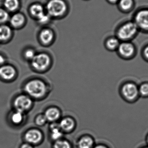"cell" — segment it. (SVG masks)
Returning <instances> with one entry per match:
<instances>
[{
	"label": "cell",
	"instance_id": "obj_1",
	"mask_svg": "<svg viewBox=\"0 0 148 148\" xmlns=\"http://www.w3.org/2000/svg\"><path fill=\"white\" fill-rule=\"evenodd\" d=\"M25 94L33 100L44 99L49 93V86L46 82L40 78H33L25 83L23 87Z\"/></svg>",
	"mask_w": 148,
	"mask_h": 148
},
{
	"label": "cell",
	"instance_id": "obj_2",
	"mask_svg": "<svg viewBox=\"0 0 148 148\" xmlns=\"http://www.w3.org/2000/svg\"><path fill=\"white\" fill-rule=\"evenodd\" d=\"M140 31L134 21H127L120 25L116 30V37L122 42H130Z\"/></svg>",
	"mask_w": 148,
	"mask_h": 148
},
{
	"label": "cell",
	"instance_id": "obj_3",
	"mask_svg": "<svg viewBox=\"0 0 148 148\" xmlns=\"http://www.w3.org/2000/svg\"><path fill=\"white\" fill-rule=\"evenodd\" d=\"M30 63L31 68L34 71L42 73L48 71L51 68L52 59L47 53H37Z\"/></svg>",
	"mask_w": 148,
	"mask_h": 148
},
{
	"label": "cell",
	"instance_id": "obj_4",
	"mask_svg": "<svg viewBox=\"0 0 148 148\" xmlns=\"http://www.w3.org/2000/svg\"><path fill=\"white\" fill-rule=\"evenodd\" d=\"M68 5L64 0H49L45 7L46 13L51 17L59 18L65 14Z\"/></svg>",
	"mask_w": 148,
	"mask_h": 148
},
{
	"label": "cell",
	"instance_id": "obj_5",
	"mask_svg": "<svg viewBox=\"0 0 148 148\" xmlns=\"http://www.w3.org/2000/svg\"><path fill=\"white\" fill-rule=\"evenodd\" d=\"M34 101L26 94L18 95L13 101L14 110L25 114L32 109L34 105Z\"/></svg>",
	"mask_w": 148,
	"mask_h": 148
},
{
	"label": "cell",
	"instance_id": "obj_6",
	"mask_svg": "<svg viewBox=\"0 0 148 148\" xmlns=\"http://www.w3.org/2000/svg\"><path fill=\"white\" fill-rule=\"evenodd\" d=\"M121 93L123 98L129 102L136 101L140 97L138 86L132 82L123 84L121 88Z\"/></svg>",
	"mask_w": 148,
	"mask_h": 148
},
{
	"label": "cell",
	"instance_id": "obj_7",
	"mask_svg": "<svg viewBox=\"0 0 148 148\" xmlns=\"http://www.w3.org/2000/svg\"><path fill=\"white\" fill-rule=\"evenodd\" d=\"M25 142L34 147L42 144L45 139V136L42 130L38 128H32L28 130L23 136Z\"/></svg>",
	"mask_w": 148,
	"mask_h": 148
},
{
	"label": "cell",
	"instance_id": "obj_8",
	"mask_svg": "<svg viewBox=\"0 0 148 148\" xmlns=\"http://www.w3.org/2000/svg\"><path fill=\"white\" fill-rule=\"evenodd\" d=\"M133 21L140 31L148 33V8L138 10L135 14Z\"/></svg>",
	"mask_w": 148,
	"mask_h": 148
},
{
	"label": "cell",
	"instance_id": "obj_9",
	"mask_svg": "<svg viewBox=\"0 0 148 148\" xmlns=\"http://www.w3.org/2000/svg\"><path fill=\"white\" fill-rule=\"evenodd\" d=\"M116 51L120 57L125 60L133 58L136 53L135 47L131 42H121Z\"/></svg>",
	"mask_w": 148,
	"mask_h": 148
},
{
	"label": "cell",
	"instance_id": "obj_10",
	"mask_svg": "<svg viewBox=\"0 0 148 148\" xmlns=\"http://www.w3.org/2000/svg\"><path fill=\"white\" fill-rule=\"evenodd\" d=\"M17 72L12 65L5 64L0 66V78L5 82H11L16 78Z\"/></svg>",
	"mask_w": 148,
	"mask_h": 148
},
{
	"label": "cell",
	"instance_id": "obj_11",
	"mask_svg": "<svg viewBox=\"0 0 148 148\" xmlns=\"http://www.w3.org/2000/svg\"><path fill=\"white\" fill-rule=\"evenodd\" d=\"M60 128L64 134H70L75 131L77 127L75 120L71 116H65L58 122Z\"/></svg>",
	"mask_w": 148,
	"mask_h": 148
},
{
	"label": "cell",
	"instance_id": "obj_12",
	"mask_svg": "<svg viewBox=\"0 0 148 148\" xmlns=\"http://www.w3.org/2000/svg\"><path fill=\"white\" fill-rule=\"evenodd\" d=\"M55 34L51 29H43L39 33V40L42 45L45 47L50 46L55 40Z\"/></svg>",
	"mask_w": 148,
	"mask_h": 148
},
{
	"label": "cell",
	"instance_id": "obj_13",
	"mask_svg": "<svg viewBox=\"0 0 148 148\" xmlns=\"http://www.w3.org/2000/svg\"><path fill=\"white\" fill-rule=\"evenodd\" d=\"M48 132L49 138L52 143L64 137L65 134L60 128L58 122L50 123Z\"/></svg>",
	"mask_w": 148,
	"mask_h": 148
},
{
	"label": "cell",
	"instance_id": "obj_14",
	"mask_svg": "<svg viewBox=\"0 0 148 148\" xmlns=\"http://www.w3.org/2000/svg\"><path fill=\"white\" fill-rule=\"evenodd\" d=\"M48 123L58 122L61 118L62 113L59 108L51 107L48 108L43 113Z\"/></svg>",
	"mask_w": 148,
	"mask_h": 148
},
{
	"label": "cell",
	"instance_id": "obj_15",
	"mask_svg": "<svg viewBox=\"0 0 148 148\" xmlns=\"http://www.w3.org/2000/svg\"><path fill=\"white\" fill-rule=\"evenodd\" d=\"M95 141L93 136L85 134L80 136L76 143V148H93L95 145Z\"/></svg>",
	"mask_w": 148,
	"mask_h": 148
},
{
	"label": "cell",
	"instance_id": "obj_16",
	"mask_svg": "<svg viewBox=\"0 0 148 148\" xmlns=\"http://www.w3.org/2000/svg\"><path fill=\"white\" fill-rule=\"evenodd\" d=\"M9 21L12 28L19 29L25 25L26 23V16L22 13L17 11L10 16Z\"/></svg>",
	"mask_w": 148,
	"mask_h": 148
},
{
	"label": "cell",
	"instance_id": "obj_17",
	"mask_svg": "<svg viewBox=\"0 0 148 148\" xmlns=\"http://www.w3.org/2000/svg\"><path fill=\"white\" fill-rule=\"evenodd\" d=\"M13 36V30L10 26L6 24L0 25V43H4L10 40Z\"/></svg>",
	"mask_w": 148,
	"mask_h": 148
},
{
	"label": "cell",
	"instance_id": "obj_18",
	"mask_svg": "<svg viewBox=\"0 0 148 148\" xmlns=\"http://www.w3.org/2000/svg\"><path fill=\"white\" fill-rule=\"evenodd\" d=\"M30 15L36 20L46 13L44 7L40 3H34L32 4L29 8Z\"/></svg>",
	"mask_w": 148,
	"mask_h": 148
},
{
	"label": "cell",
	"instance_id": "obj_19",
	"mask_svg": "<svg viewBox=\"0 0 148 148\" xmlns=\"http://www.w3.org/2000/svg\"><path fill=\"white\" fill-rule=\"evenodd\" d=\"M134 0H119L117 3L119 9L123 13L131 12L135 7Z\"/></svg>",
	"mask_w": 148,
	"mask_h": 148
},
{
	"label": "cell",
	"instance_id": "obj_20",
	"mask_svg": "<svg viewBox=\"0 0 148 148\" xmlns=\"http://www.w3.org/2000/svg\"><path fill=\"white\" fill-rule=\"evenodd\" d=\"M3 6L9 13H15L20 8V0H3Z\"/></svg>",
	"mask_w": 148,
	"mask_h": 148
},
{
	"label": "cell",
	"instance_id": "obj_21",
	"mask_svg": "<svg viewBox=\"0 0 148 148\" xmlns=\"http://www.w3.org/2000/svg\"><path fill=\"white\" fill-rule=\"evenodd\" d=\"M121 42V41L116 37H109L105 41V47L109 51H116Z\"/></svg>",
	"mask_w": 148,
	"mask_h": 148
},
{
	"label": "cell",
	"instance_id": "obj_22",
	"mask_svg": "<svg viewBox=\"0 0 148 148\" xmlns=\"http://www.w3.org/2000/svg\"><path fill=\"white\" fill-rule=\"evenodd\" d=\"M52 148H73L72 143L65 138L52 143Z\"/></svg>",
	"mask_w": 148,
	"mask_h": 148
},
{
	"label": "cell",
	"instance_id": "obj_23",
	"mask_svg": "<svg viewBox=\"0 0 148 148\" xmlns=\"http://www.w3.org/2000/svg\"><path fill=\"white\" fill-rule=\"evenodd\" d=\"M24 114H25L14 110L10 114V121L15 125H20L24 121Z\"/></svg>",
	"mask_w": 148,
	"mask_h": 148
},
{
	"label": "cell",
	"instance_id": "obj_24",
	"mask_svg": "<svg viewBox=\"0 0 148 148\" xmlns=\"http://www.w3.org/2000/svg\"><path fill=\"white\" fill-rule=\"evenodd\" d=\"M37 53L35 50L31 48H28L25 49L23 52V57L26 60L30 62L35 57Z\"/></svg>",
	"mask_w": 148,
	"mask_h": 148
},
{
	"label": "cell",
	"instance_id": "obj_25",
	"mask_svg": "<svg viewBox=\"0 0 148 148\" xmlns=\"http://www.w3.org/2000/svg\"><path fill=\"white\" fill-rule=\"evenodd\" d=\"M9 13L4 8H0V25L6 24L9 21Z\"/></svg>",
	"mask_w": 148,
	"mask_h": 148
},
{
	"label": "cell",
	"instance_id": "obj_26",
	"mask_svg": "<svg viewBox=\"0 0 148 148\" xmlns=\"http://www.w3.org/2000/svg\"><path fill=\"white\" fill-rule=\"evenodd\" d=\"M35 124L38 127H42L45 126L47 123V121L44 114H40L37 115L34 119Z\"/></svg>",
	"mask_w": 148,
	"mask_h": 148
},
{
	"label": "cell",
	"instance_id": "obj_27",
	"mask_svg": "<svg viewBox=\"0 0 148 148\" xmlns=\"http://www.w3.org/2000/svg\"><path fill=\"white\" fill-rule=\"evenodd\" d=\"M139 92L140 96L143 97H148V83H144L139 87Z\"/></svg>",
	"mask_w": 148,
	"mask_h": 148
},
{
	"label": "cell",
	"instance_id": "obj_28",
	"mask_svg": "<svg viewBox=\"0 0 148 148\" xmlns=\"http://www.w3.org/2000/svg\"><path fill=\"white\" fill-rule=\"evenodd\" d=\"M51 18V17L46 12L44 14L42 15L37 20V21L40 24L44 25L49 23V22L50 21Z\"/></svg>",
	"mask_w": 148,
	"mask_h": 148
},
{
	"label": "cell",
	"instance_id": "obj_29",
	"mask_svg": "<svg viewBox=\"0 0 148 148\" xmlns=\"http://www.w3.org/2000/svg\"><path fill=\"white\" fill-rule=\"evenodd\" d=\"M143 57L148 61V45L144 48L143 50Z\"/></svg>",
	"mask_w": 148,
	"mask_h": 148
},
{
	"label": "cell",
	"instance_id": "obj_30",
	"mask_svg": "<svg viewBox=\"0 0 148 148\" xmlns=\"http://www.w3.org/2000/svg\"><path fill=\"white\" fill-rule=\"evenodd\" d=\"M6 59L5 56L0 54V66L6 64Z\"/></svg>",
	"mask_w": 148,
	"mask_h": 148
},
{
	"label": "cell",
	"instance_id": "obj_31",
	"mask_svg": "<svg viewBox=\"0 0 148 148\" xmlns=\"http://www.w3.org/2000/svg\"><path fill=\"white\" fill-rule=\"evenodd\" d=\"M93 148H110L106 144L103 143H98L96 144Z\"/></svg>",
	"mask_w": 148,
	"mask_h": 148
},
{
	"label": "cell",
	"instance_id": "obj_32",
	"mask_svg": "<svg viewBox=\"0 0 148 148\" xmlns=\"http://www.w3.org/2000/svg\"><path fill=\"white\" fill-rule=\"evenodd\" d=\"M34 147L33 145L25 142V143H23L21 145L20 148H35Z\"/></svg>",
	"mask_w": 148,
	"mask_h": 148
},
{
	"label": "cell",
	"instance_id": "obj_33",
	"mask_svg": "<svg viewBox=\"0 0 148 148\" xmlns=\"http://www.w3.org/2000/svg\"><path fill=\"white\" fill-rule=\"evenodd\" d=\"M108 2L111 4H117L119 0H107Z\"/></svg>",
	"mask_w": 148,
	"mask_h": 148
},
{
	"label": "cell",
	"instance_id": "obj_34",
	"mask_svg": "<svg viewBox=\"0 0 148 148\" xmlns=\"http://www.w3.org/2000/svg\"><path fill=\"white\" fill-rule=\"evenodd\" d=\"M147 144L148 145V135H147Z\"/></svg>",
	"mask_w": 148,
	"mask_h": 148
},
{
	"label": "cell",
	"instance_id": "obj_35",
	"mask_svg": "<svg viewBox=\"0 0 148 148\" xmlns=\"http://www.w3.org/2000/svg\"><path fill=\"white\" fill-rule=\"evenodd\" d=\"M142 148H148V146H147V147H143Z\"/></svg>",
	"mask_w": 148,
	"mask_h": 148
}]
</instances>
